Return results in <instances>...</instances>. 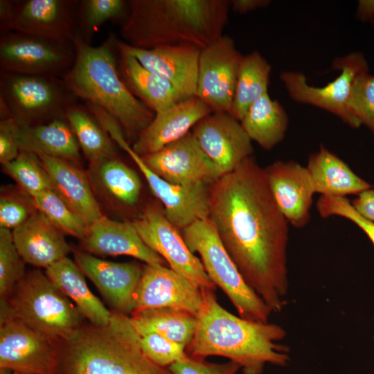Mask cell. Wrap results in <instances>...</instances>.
Segmentation results:
<instances>
[{
  "label": "cell",
  "instance_id": "obj_39",
  "mask_svg": "<svg viewBox=\"0 0 374 374\" xmlns=\"http://www.w3.org/2000/svg\"><path fill=\"white\" fill-rule=\"evenodd\" d=\"M348 111L374 136V75H358L353 80L347 103Z\"/></svg>",
  "mask_w": 374,
  "mask_h": 374
},
{
  "label": "cell",
  "instance_id": "obj_38",
  "mask_svg": "<svg viewBox=\"0 0 374 374\" xmlns=\"http://www.w3.org/2000/svg\"><path fill=\"white\" fill-rule=\"evenodd\" d=\"M25 264L14 243L12 231L0 228L1 299H9L17 284L26 273Z\"/></svg>",
  "mask_w": 374,
  "mask_h": 374
},
{
  "label": "cell",
  "instance_id": "obj_14",
  "mask_svg": "<svg viewBox=\"0 0 374 374\" xmlns=\"http://www.w3.org/2000/svg\"><path fill=\"white\" fill-rule=\"evenodd\" d=\"M242 57L225 35L201 50L195 96L213 112H230Z\"/></svg>",
  "mask_w": 374,
  "mask_h": 374
},
{
  "label": "cell",
  "instance_id": "obj_1",
  "mask_svg": "<svg viewBox=\"0 0 374 374\" xmlns=\"http://www.w3.org/2000/svg\"><path fill=\"white\" fill-rule=\"evenodd\" d=\"M209 217L246 283L280 312L289 291L288 222L251 156L208 186Z\"/></svg>",
  "mask_w": 374,
  "mask_h": 374
},
{
  "label": "cell",
  "instance_id": "obj_31",
  "mask_svg": "<svg viewBox=\"0 0 374 374\" xmlns=\"http://www.w3.org/2000/svg\"><path fill=\"white\" fill-rule=\"evenodd\" d=\"M240 122L251 141L269 150L285 138L289 119L283 105L266 93L249 107Z\"/></svg>",
  "mask_w": 374,
  "mask_h": 374
},
{
  "label": "cell",
  "instance_id": "obj_24",
  "mask_svg": "<svg viewBox=\"0 0 374 374\" xmlns=\"http://www.w3.org/2000/svg\"><path fill=\"white\" fill-rule=\"evenodd\" d=\"M12 233L22 259L36 267L46 269L68 257L71 251L64 233L39 211Z\"/></svg>",
  "mask_w": 374,
  "mask_h": 374
},
{
  "label": "cell",
  "instance_id": "obj_37",
  "mask_svg": "<svg viewBox=\"0 0 374 374\" xmlns=\"http://www.w3.org/2000/svg\"><path fill=\"white\" fill-rule=\"evenodd\" d=\"M3 168L5 172L30 196L53 189L39 157L33 152L20 151L13 161Z\"/></svg>",
  "mask_w": 374,
  "mask_h": 374
},
{
  "label": "cell",
  "instance_id": "obj_3",
  "mask_svg": "<svg viewBox=\"0 0 374 374\" xmlns=\"http://www.w3.org/2000/svg\"><path fill=\"white\" fill-rule=\"evenodd\" d=\"M121 36L136 48L188 45L203 49L223 35L229 0H130Z\"/></svg>",
  "mask_w": 374,
  "mask_h": 374
},
{
  "label": "cell",
  "instance_id": "obj_19",
  "mask_svg": "<svg viewBox=\"0 0 374 374\" xmlns=\"http://www.w3.org/2000/svg\"><path fill=\"white\" fill-rule=\"evenodd\" d=\"M119 48L134 56L144 67L168 81L180 100L195 96L201 49L188 45L152 48L132 46L117 38Z\"/></svg>",
  "mask_w": 374,
  "mask_h": 374
},
{
  "label": "cell",
  "instance_id": "obj_10",
  "mask_svg": "<svg viewBox=\"0 0 374 374\" xmlns=\"http://www.w3.org/2000/svg\"><path fill=\"white\" fill-rule=\"evenodd\" d=\"M74 59L73 41L16 31L1 33V71L62 78Z\"/></svg>",
  "mask_w": 374,
  "mask_h": 374
},
{
  "label": "cell",
  "instance_id": "obj_18",
  "mask_svg": "<svg viewBox=\"0 0 374 374\" xmlns=\"http://www.w3.org/2000/svg\"><path fill=\"white\" fill-rule=\"evenodd\" d=\"M202 301V289L186 278L166 266L145 264L135 292L132 314L168 308L197 316Z\"/></svg>",
  "mask_w": 374,
  "mask_h": 374
},
{
  "label": "cell",
  "instance_id": "obj_49",
  "mask_svg": "<svg viewBox=\"0 0 374 374\" xmlns=\"http://www.w3.org/2000/svg\"><path fill=\"white\" fill-rule=\"evenodd\" d=\"M371 22L374 28V17L371 20Z\"/></svg>",
  "mask_w": 374,
  "mask_h": 374
},
{
  "label": "cell",
  "instance_id": "obj_23",
  "mask_svg": "<svg viewBox=\"0 0 374 374\" xmlns=\"http://www.w3.org/2000/svg\"><path fill=\"white\" fill-rule=\"evenodd\" d=\"M82 244L86 252L94 256H128L152 265L167 263L145 244L131 222L116 221L105 215L89 226Z\"/></svg>",
  "mask_w": 374,
  "mask_h": 374
},
{
  "label": "cell",
  "instance_id": "obj_5",
  "mask_svg": "<svg viewBox=\"0 0 374 374\" xmlns=\"http://www.w3.org/2000/svg\"><path fill=\"white\" fill-rule=\"evenodd\" d=\"M55 374H173L143 353L129 316L112 311L106 326L82 324L58 343Z\"/></svg>",
  "mask_w": 374,
  "mask_h": 374
},
{
  "label": "cell",
  "instance_id": "obj_25",
  "mask_svg": "<svg viewBox=\"0 0 374 374\" xmlns=\"http://www.w3.org/2000/svg\"><path fill=\"white\" fill-rule=\"evenodd\" d=\"M37 156L54 190L89 226L104 215L88 174L78 163L45 155Z\"/></svg>",
  "mask_w": 374,
  "mask_h": 374
},
{
  "label": "cell",
  "instance_id": "obj_45",
  "mask_svg": "<svg viewBox=\"0 0 374 374\" xmlns=\"http://www.w3.org/2000/svg\"><path fill=\"white\" fill-rule=\"evenodd\" d=\"M350 202L362 217L374 223V189L363 191Z\"/></svg>",
  "mask_w": 374,
  "mask_h": 374
},
{
  "label": "cell",
  "instance_id": "obj_17",
  "mask_svg": "<svg viewBox=\"0 0 374 374\" xmlns=\"http://www.w3.org/2000/svg\"><path fill=\"white\" fill-rule=\"evenodd\" d=\"M141 158L153 172L174 184L209 186L220 177L214 163L202 150L191 131Z\"/></svg>",
  "mask_w": 374,
  "mask_h": 374
},
{
  "label": "cell",
  "instance_id": "obj_30",
  "mask_svg": "<svg viewBox=\"0 0 374 374\" xmlns=\"http://www.w3.org/2000/svg\"><path fill=\"white\" fill-rule=\"evenodd\" d=\"M21 151L70 161H80V148L66 118L34 126H20Z\"/></svg>",
  "mask_w": 374,
  "mask_h": 374
},
{
  "label": "cell",
  "instance_id": "obj_12",
  "mask_svg": "<svg viewBox=\"0 0 374 374\" xmlns=\"http://www.w3.org/2000/svg\"><path fill=\"white\" fill-rule=\"evenodd\" d=\"M131 222L145 244L161 256L172 270L201 289L215 290L216 285L201 260L188 248L179 229L167 219L159 202L147 204Z\"/></svg>",
  "mask_w": 374,
  "mask_h": 374
},
{
  "label": "cell",
  "instance_id": "obj_13",
  "mask_svg": "<svg viewBox=\"0 0 374 374\" xmlns=\"http://www.w3.org/2000/svg\"><path fill=\"white\" fill-rule=\"evenodd\" d=\"M76 0H1V33L16 31L73 41L78 33Z\"/></svg>",
  "mask_w": 374,
  "mask_h": 374
},
{
  "label": "cell",
  "instance_id": "obj_21",
  "mask_svg": "<svg viewBox=\"0 0 374 374\" xmlns=\"http://www.w3.org/2000/svg\"><path fill=\"white\" fill-rule=\"evenodd\" d=\"M265 170L274 199L288 223L304 227L310 220L316 193L307 168L294 161L278 160Z\"/></svg>",
  "mask_w": 374,
  "mask_h": 374
},
{
  "label": "cell",
  "instance_id": "obj_43",
  "mask_svg": "<svg viewBox=\"0 0 374 374\" xmlns=\"http://www.w3.org/2000/svg\"><path fill=\"white\" fill-rule=\"evenodd\" d=\"M173 374H236L240 366L233 361L213 363L204 359L188 357L168 366Z\"/></svg>",
  "mask_w": 374,
  "mask_h": 374
},
{
  "label": "cell",
  "instance_id": "obj_32",
  "mask_svg": "<svg viewBox=\"0 0 374 374\" xmlns=\"http://www.w3.org/2000/svg\"><path fill=\"white\" fill-rule=\"evenodd\" d=\"M136 332H154L186 347L192 341L197 325L196 316L172 308L145 310L130 317Z\"/></svg>",
  "mask_w": 374,
  "mask_h": 374
},
{
  "label": "cell",
  "instance_id": "obj_41",
  "mask_svg": "<svg viewBox=\"0 0 374 374\" xmlns=\"http://www.w3.org/2000/svg\"><path fill=\"white\" fill-rule=\"evenodd\" d=\"M143 353L156 364L168 367L188 357L186 347L154 332H136Z\"/></svg>",
  "mask_w": 374,
  "mask_h": 374
},
{
  "label": "cell",
  "instance_id": "obj_9",
  "mask_svg": "<svg viewBox=\"0 0 374 374\" xmlns=\"http://www.w3.org/2000/svg\"><path fill=\"white\" fill-rule=\"evenodd\" d=\"M58 343L28 326L0 299V368L21 374H55Z\"/></svg>",
  "mask_w": 374,
  "mask_h": 374
},
{
  "label": "cell",
  "instance_id": "obj_40",
  "mask_svg": "<svg viewBox=\"0 0 374 374\" xmlns=\"http://www.w3.org/2000/svg\"><path fill=\"white\" fill-rule=\"evenodd\" d=\"M36 211L32 197L24 190L3 188L0 195V228L13 231Z\"/></svg>",
  "mask_w": 374,
  "mask_h": 374
},
{
  "label": "cell",
  "instance_id": "obj_35",
  "mask_svg": "<svg viewBox=\"0 0 374 374\" xmlns=\"http://www.w3.org/2000/svg\"><path fill=\"white\" fill-rule=\"evenodd\" d=\"M128 9V1H79L77 10V34L86 42L91 44L93 35L105 23L111 21L121 25L127 15Z\"/></svg>",
  "mask_w": 374,
  "mask_h": 374
},
{
  "label": "cell",
  "instance_id": "obj_36",
  "mask_svg": "<svg viewBox=\"0 0 374 374\" xmlns=\"http://www.w3.org/2000/svg\"><path fill=\"white\" fill-rule=\"evenodd\" d=\"M37 211L65 234L82 240L89 225L61 198L54 189L31 196Z\"/></svg>",
  "mask_w": 374,
  "mask_h": 374
},
{
  "label": "cell",
  "instance_id": "obj_6",
  "mask_svg": "<svg viewBox=\"0 0 374 374\" xmlns=\"http://www.w3.org/2000/svg\"><path fill=\"white\" fill-rule=\"evenodd\" d=\"M6 301L17 317L57 343L83 324L75 305L39 269L26 271Z\"/></svg>",
  "mask_w": 374,
  "mask_h": 374
},
{
  "label": "cell",
  "instance_id": "obj_4",
  "mask_svg": "<svg viewBox=\"0 0 374 374\" xmlns=\"http://www.w3.org/2000/svg\"><path fill=\"white\" fill-rule=\"evenodd\" d=\"M116 41L117 37L110 33L102 44L94 46L77 34L73 39V65L62 79L77 98L113 117L127 142L134 143L155 113L133 96L121 78Z\"/></svg>",
  "mask_w": 374,
  "mask_h": 374
},
{
  "label": "cell",
  "instance_id": "obj_48",
  "mask_svg": "<svg viewBox=\"0 0 374 374\" xmlns=\"http://www.w3.org/2000/svg\"><path fill=\"white\" fill-rule=\"evenodd\" d=\"M0 374H14V371L6 368H0Z\"/></svg>",
  "mask_w": 374,
  "mask_h": 374
},
{
  "label": "cell",
  "instance_id": "obj_34",
  "mask_svg": "<svg viewBox=\"0 0 374 374\" xmlns=\"http://www.w3.org/2000/svg\"><path fill=\"white\" fill-rule=\"evenodd\" d=\"M65 118L90 163L116 156L117 145L86 105H73Z\"/></svg>",
  "mask_w": 374,
  "mask_h": 374
},
{
  "label": "cell",
  "instance_id": "obj_7",
  "mask_svg": "<svg viewBox=\"0 0 374 374\" xmlns=\"http://www.w3.org/2000/svg\"><path fill=\"white\" fill-rule=\"evenodd\" d=\"M182 236L190 251L197 252L212 282L218 286L242 319L267 323L271 310L246 283L222 244L210 217L183 229Z\"/></svg>",
  "mask_w": 374,
  "mask_h": 374
},
{
  "label": "cell",
  "instance_id": "obj_42",
  "mask_svg": "<svg viewBox=\"0 0 374 374\" xmlns=\"http://www.w3.org/2000/svg\"><path fill=\"white\" fill-rule=\"evenodd\" d=\"M317 208L323 218L339 216L351 221L364 232L374 246V223L362 217L346 197L321 195Z\"/></svg>",
  "mask_w": 374,
  "mask_h": 374
},
{
  "label": "cell",
  "instance_id": "obj_26",
  "mask_svg": "<svg viewBox=\"0 0 374 374\" xmlns=\"http://www.w3.org/2000/svg\"><path fill=\"white\" fill-rule=\"evenodd\" d=\"M306 168L316 193L321 196L346 197L348 195H357L372 188L323 145L317 152L309 156Z\"/></svg>",
  "mask_w": 374,
  "mask_h": 374
},
{
  "label": "cell",
  "instance_id": "obj_46",
  "mask_svg": "<svg viewBox=\"0 0 374 374\" xmlns=\"http://www.w3.org/2000/svg\"><path fill=\"white\" fill-rule=\"evenodd\" d=\"M231 8L238 13L246 14L259 8L267 7L271 3L269 0H231Z\"/></svg>",
  "mask_w": 374,
  "mask_h": 374
},
{
  "label": "cell",
  "instance_id": "obj_15",
  "mask_svg": "<svg viewBox=\"0 0 374 374\" xmlns=\"http://www.w3.org/2000/svg\"><path fill=\"white\" fill-rule=\"evenodd\" d=\"M143 175L154 196L162 204L167 219L179 230L209 217L208 186L203 184L177 185L170 183L153 172L141 156L132 148L123 135L114 139Z\"/></svg>",
  "mask_w": 374,
  "mask_h": 374
},
{
  "label": "cell",
  "instance_id": "obj_33",
  "mask_svg": "<svg viewBox=\"0 0 374 374\" xmlns=\"http://www.w3.org/2000/svg\"><path fill=\"white\" fill-rule=\"evenodd\" d=\"M271 71V65L258 51L243 55L229 112L236 120L240 121L249 107L268 93Z\"/></svg>",
  "mask_w": 374,
  "mask_h": 374
},
{
  "label": "cell",
  "instance_id": "obj_29",
  "mask_svg": "<svg viewBox=\"0 0 374 374\" xmlns=\"http://www.w3.org/2000/svg\"><path fill=\"white\" fill-rule=\"evenodd\" d=\"M88 176L93 190L107 202L131 207L139 202L141 179L116 156L90 163Z\"/></svg>",
  "mask_w": 374,
  "mask_h": 374
},
{
  "label": "cell",
  "instance_id": "obj_8",
  "mask_svg": "<svg viewBox=\"0 0 374 374\" xmlns=\"http://www.w3.org/2000/svg\"><path fill=\"white\" fill-rule=\"evenodd\" d=\"M0 98L21 125L65 118L77 98L62 78L0 71Z\"/></svg>",
  "mask_w": 374,
  "mask_h": 374
},
{
  "label": "cell",
  "instance_id": "obj_11",
  "mask_svg": "<svg viewBox=\"0 0 374 374\" xmlns=\"http://www.w3.org/2000/svg\"><path fill=\"white\" fill-rule=\"evenodd\" d=\"M332 69L340 71V75L321 87L308 84L305 74L299 71H283L280 79L294 101L327 111L350 127L357 129L362 125L348 111L346 103L354 79L369 71L367 60L363 53L353 52L335 58Z\"/></svg>",
  "mask_w": 374,
  "mask_h": 374
},
{
  "label": "cell",
  "instance_id": "obj_16",
  "mask_svg": "<svg viewBox=\"0 0 374 374\" xmlns=\"http://www.w3.org/2000/svg\"><path fill=\"white\" fill-rule=\"evenodd\" d=\"M191 132L214 163L220 177L232 172L253 156L252 141L240 122L228 112H211L201 119Z\"/></svg>",
  "mask_w": 374,
  "mask_h": 374
},
{
  "label": "cell",
  "instance_id": "obj_44",
  "mask_svg": "<svg viewBox=\"0 0 374 374\" xmlns=\"http://www.w3.org/2000/svg\"><path fill=\"white\" fill-rule=\"evenodd\" d=\"M21 125L12 116L1 117L0 163L4 166L13 161L19 154V131Z\"/></svg>",
  "mask_w": 374,
  "mask_h": 374
},
{
  "label": "cell",
  "instance_id": "obj_50",
  "mask_svg": "<svg viewBox=\"0 0 374 374\" xmlns=\"http://www.w3.org/2000/svg\"><path fill=\"white\" fill-rule=\"evenodd\" d=\"M14 374H21V373L14 372Z\"/></svg>",
  "mask_w": 374,
  "mask_h": 374
},
{
  "label": "cell",
  "instance_id": "obj_2",
  "mask_svg": "<svg viewBox=\"0 0 374 374\" xmlns=\"http://www.w3.org/2000/svg\"><path fill=\"white\" fill-rule=\"evenodd\" d=\"M202 291L195 332L186 348L188 356L224 357L237 363L243 374H262L267 364H288L289 348L280 343L287 335L282 326L237 317L220 305L213 290Z\"/></svg>",
  "mask_w": 374,
  "mask_h": 374
},
{
  "label": "cell",
  "instance_id": "obj_28",
  "mask_svg": "<svg viewBox=\"0 0 374 374\" xmlns=\"http://www.w3.org/2000/svg\"><path fill=\"white\" fill-rule=\"evenodd\" d=\"M45 274L78 308L84 319L97 326L109 324L112 311L89 290L84 274L75 261L66 257L51 265Z\"/></svg>",
  "mask_w": 374,
  "mask_h": 374
},
{
  "label": "cell",
  "instance_id": "obj_22",
  "mask_svg": "<svg viewBox=\"0 0 374 374\" xmlns=\"http://www.w3.org/2000/svg\"><path fill=\"white\" fill-rule=\"evenodd\" d=\"M211 112V109L196 96L178 101L155 113L153 120L139 134L132 148L141 157L157 152L186 135Z\"/></svg>",
  "mask_w": 374,
  "mask_h": 374
},
{
  "label": "cell",
  "instance_id": "obj_27",
  "mask_svg": "<svg viewBox=\"0 0 374 374\" xmlns=\"http://www.w3.org/2000/svg\"><path fill=\"white\" fill-rule=\"evenodd\" d=\"M117 48L119 75L133 96L154 113L180 101L168 81L144 67L118 46Z\"/></svg>",
  "mask_w": 374,
  "mask_h": 374
},
{
  "label": "cell",
  "instance_id": "obj_20",
  "mask_svg": "<svg viewBox=\"0 0 374 374\" xmlns=\"http://www.w3.org/2000/svg\"><path fill=\"white\" fill-rule=\"evenodd\" d=\"M74 260L114 311L129 317L132 314L143 266L105 260L81 251H75Z\"/></svg>",
  "mask_w": 374,
  "mask_h": 374
},
{
  "label": "cell",
  "instance_id": "obj_47",
  "mask_svg": "<svg viewBox=\"0 0 374 374\" xmlns=\"http://www.w3.org/2000/svg\"><path fill=\"white\" fill-rule=\"evenodd\" d=\"M356 17L360 21H371L374 17V0L358 1Z\"/></svg>",
  "mask_w": 374,
  "mask_h": 374
}]
</instances>
